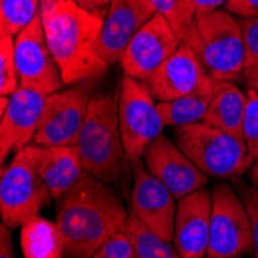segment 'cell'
Instances as JSON below:
<instances>
[{
    "mask_svg": "<svg viewBox=\"0 0 258 258\" xmlns=\"http://www.w3.org/2000/svg\"><path fill=\"white\" fill-rule=\"evenodd\" d=\"M37 169L53 200H60L79 182L85 170L76 146H37Z\"/></svg>",
    "mask_w": 258,
    "mask_h": 258,
    "instance_id": "obj_18",
    "label": "cell"
},
{
    "mask_svg": "<svg viewBox=\"0 0 258 258\" xmlns=\"http://www.w3.org/2000/svg\"><path fill=\"white\" fill-rule=\"evenodd\" d=\"M14 36L0 31V95L11 96L20 87L14 56Z\"/></svg>",
    "mask_w": 258,
    "mask_h": 258,
    "instance_id": "obj_25",
    "label": "cell"
},
{
    "mask_svg": "<svg viewBox=\"0 0 258 258\" xmlns=\"http://www.w3.org/2000/svg\"><path fill=\"white\" fill-rule=\"evenodd\" d=\"M212 192L206 187L179 200L173 244L181 258H206L210 238Z\"/></svg>",
    "mask_w": 258,
    "mask_h": 258,
    "instance_id": "obj_16",
    "label": "cell"
},
{
    "mask_svg": "<svg viewBox=\"0 0 258 258\" xmlns=\"http://www.w3.org/2000/svg\"><path fill=\"white\" fill-rule=\"evenodd\" d=\"M37 146L30 144L16 152L0 176V214L2 224L11 230L22 227L53 200L37 169Z\"/></svg>",
    "mask_w": 258,
    "mask_h": 258,
    "instance_id": "obj_4",
    "label": "cell"
},
{
    "mask_svg": "<svg viewBox=\"0 0 258 258\" xmlns=\"http://www.w3.org/2000/svg\"><path fill=\"white\" fill-rule=\"evenodd\" d=\"M111 2H114V0H99V5H101V7H105V5H108V4H111Z\"/></svg>",
    "mask_w": 258,
    "mask_h": 258,
    "instance_id": "obj_36",
    "label": "cell"
},
{
    "mask_svg": "<svg viewBox=\"0 0 258 258\" xmlns=\"http://www.w3.org/2000/svg\"><path fill=\"white\" fill-rule=\"evenodd\" d=\"M229 0H194L197 13H212L221 10V7L227 5Z\"/></svg>",
    "mask_w": 258,
    "mask_h": 258,
    "instance_id": "obj_32",
    "label": "cell"
},
{
    "mask_svg": "<svg viewBox=\"0 0 258 258\" xmlns=\"http://www.w3.org/2000/svg\"><path fill=\"white\" fill-rule=\"evenodd\" d=\"M226 11L240 19L258 17V0H229Z\"/></svg>",
    "mask_w": 258,
    "mask_h": 258,
    "instance_id": "obj_30",
    "label": "cell"
},
{
    "mask_svg": "<svg viewBox=\"0 0 258 258\" xmlns=\"http://www.w3.org/2000/svg\"><path fill=\"white\" fill-rule=\"evenodd\" d=\"M175 197L144 166L143 159L133 164V185L130 190V214L155 235L173 241L176 207Z\"/></svg>",
    "mask_w": 258,
    "mask_h": 258,
    "instance_id": "obj_10",
    "label": "cell"
},
{
    "mask_svg": "<svg viewBox=\"0 0 258 258\" xmlns=\"http://www.w3.org/2000/svg\"><path fill=\"white\" fill-rule=\"evenodd\" d=\"M253 250L247 209L232 185L218 182L212 190V217L207 256L241 258Z\"/></svg>",
    "mask_w": 258,
    "mask_h": 258,
    "instance_id": "obj_7",
    "label": "cell"
},
{
    "mask_svg": "<svg viewBox=\"0 0 258 258\" xmlns=\"http://www.w3.org/2000/svg\"><path fill=\"white\" fill-rule=\"evenodd\" d=\"M90 258H136V252L128 233L121 230L114 233Z\"/></svg>",
    "mask_w": 258,
    "mask_h": 258,
    "instance_id": "obj_27",
    "label": "cell"
},
{
    "mask_svg": "<svg viewBox=\"0 0 258 258\" xmlns=\"http://www.w3.org/2000/svg\"><path fill=\"white\" fill-rule=\"evenodd\" d=\"M127 218L121 197L85 172L73 189L57 200L62 258H90L114 233L125 229Z\"/></svg>",
    "mask_w": 258,
    "mask_h": 258,
    "instance_id": "obj_1",
    "label": "cell"
},
{
    "mask_svg": "<svg viewBox=\"0 0 258 258\" xmlns=\"http://www.w3.org/2000/svg\"><path fill=\"white\" fill-rule=\"evenodd\" d=\"M124 230L128 233L133 243L136 258H181L170 241L155 235L150 229H147L130 212Z\"/></svg>",
    "mask_w": 258,
    "mask_h": 258,
    "instance_id": "obj_23",
    "label": "cell"
},
{
    "mask_svg": "<svg viewBox=\"0 0 258 258\" xmlns=\"http://www.w3.org/2000/svg\"><path fill=\"white\" fill-rule=\"evenodd\" d=\"M118 114L127 155L132 164H136L164 128L158 104L146 82L124 75L119 87Z\"/></svg>",
    "mask_w": 258,
    "mask_h": 258,
    "instance_id": "obj_8",
    "label": "cell"
},
{
    "mask_svg": "<svg viewBox=\"0 0 258 258\" xmlns=\"http://www.w3.org/2000/svg\"><path fill=\"white\" fill-rule=\"evenodd\" d=\"M182 42L169 22L155 14L132 39L119 62L125 76L147 82L156 70L166 62Z\"/></svg>",
    "mask_w": 258,
    "mask_h": 258,
    "instance_id": "obj_11",
    "label": "cell"
},
{
    "mask_svg": "<svg viewBox=\"0 0 258 258\" xmlns=\"http://www.w3.org/2000/svg\"><path fill=\"white\" fill-rule=\"evenodd\" d=\"M206 258H212V256H206Z\"/></svg>",
    "mask_w": 258,
    "mask_h": 258,
    "instance_id": "obj_37",
    "label": "cell"
},
{
    "mask_svg": "<svg viewBox=\"0 0 258 258\" xmlns=\"http://www.w3.org/2000/svg\"><path fill=\"white\" fill-rule=\"evenodd\" d=\"M246 95L235 82H215L212 102L204 122L230 135L243 138ZM244 139V138H243Z\"/></svg>",
    "mask_w": 258,
    "mask_h": 258,
    "instance_id": "obj_19",
    "label": "cell"
},
{
    "mask_svg": "<svg viewBox=\"0 0 258 258\" xmlns=\"http://www.w3.org/2000/svg\"><path fill=\"white\" fill-rule=\"evenodd\" d=\"M40 19L50 51L63 84H78L104 75L108 63L101 56L104 17L73 0H40Z\"/></svg>",
    "mask_w": 258,
    "mask_h": 258,
    "instance_id": "obj_2",
    "label": "cell"
},
{
    "mask_svg": "<svg viewBox=\"0 0 258 258\" xmlns=\"http://www.w3.org/2000/svg\"><path fill=\"white\" fill-rule=\"evenodd\" d=\"M237 192L240 194L247 214L250 218V224H252V237H253V256L258 258V190L252 184H244V182H238L237 185Z\"/></svg>",
    "mask_w": 258,
    "mask_h": 258,
    "instance_id": "obj_29",
    "label": "cell"
},
{
    "mask_svg": "<svg viewBox=\"0 0 258 258\" xmlns=\"http://www.w3.org/2000/svg\"><path fill=\"white\" fill-rule=\"evenodd\" d=\"M143 162L146 169L166 185L176 200H182L203 189L209 181V176L164 133L153 139L146 149Z\"/></svg>",
    "mask_w": 258,
    "mask_h": 258,
    "instance_id": "obj_13",
    "label": "cell"
},
{
    "mask_svg": "<svg viewBox=\"0 0 258 258\" xmlns=\"http://www.w3.org/2000/svg\"><path fill=\"white\" fill-rule=\"evenodd\" d=\"M198 42L194 51L217 82H237L244 75V43L240 19L218 10L197 14Z\"/></svg>",
    "mask_w": 258,
    "mask_h": 258,
    "instance_id": "obj_5",
    "label": "cell"
},
{
    "mask_svg": "<svg viewBox=\"0 0 258 258\" xmlns=\"http://www.w3.org/2000/svg\"><path fill=\"white\" fill-rule=\"evenodd\" d=\"M214 82L200 56L182 42L146 84L158 102H166L192 95Z\"/></svg>",
    "mask_w": 258,
    "mask_h": 258,
    "instance_id": "obj_14",
    "label": "cell"
},
{
    "mask_svg": "<svg viewBox=\"0 0 258 258\" xmlns=\"http://www.w3.org/2000/svg\"><path fill=\"white\" fill-rule=\"evenodd\" d=\"M36 90L19 87L10 96V104L0 116V159L2 164L13 152H19L34 143L40 127L46 98Z\"/></svg>",
    "mask_w": 258,
    "mask_h": 258,
    "instance_id": "obj_15",
    "label": "cell"
},
{
    "mask_svg": "<svg viewBox=\"0 0 258 258\" xmlns=\"http://www.w3.org/2000/svg\"><path fill=\"white\" fill-rule=\"evenodd\" d=\"M14 56L20 87L53 95L63 87L59 67L43 33L40 13L14 39Z\"/></svg>",
    "mask_w": 258,
    "mask_h": 258,
    "instance_id": "obj_9",
    "label": "cell"
},
{
    "mask_svg": "<svg viewBox=\"0 0 258 258\" xmlns=\"http://www.w3.org/2000/svg\"><path fill=\"white\" fill-rule=\"evenodd\" d=\"M178 147L207 176L233 178L252 166L244 139L206 122L176 127Z\"/></svg>",
    "mask_w": 258,
    "mask_h": 258,
    "instance_id": "obj_6",
    "label": "cell"
},
{
    "mask_svg": "<svg viewBox=\"0 0 258 258\" xmlns=\"http://www.w3.org/2000/svg\"><path fill=\"white\" fill-rule=\"evenodd\" d=\"M22 250L25 258H62L63 243L56 223L36 217L22 226Z\"/></svg>",
    "mask_w": 258,
    "mask_h": 258,
    "instance_id": "obj_21",
    "label": "cell"
},
{
    "mask_svg": "<svg viewBox=\"0 0 258 258\" xmlns=\"http://www.w3.org/2000/svg\"><path fill=\"white\" fill-rule=\"evenodd\" d=\"M118 105L119 91L90 98L76 149L88 175L127 194L133 164L121 136Z\"/></svg>",
    "mask_w": 258,
    "mask_h": 258,
    "instance_id": "obj_3",
    "label": "cell"
},
{
    "mask_svg": "<svg viewBox=\"0 0 258 258\" xmlns=\"http://www.w3.org/2000/svg\"><path fill=\"white\" fill-rule=\"evenodd\" d=\"M244 78V82L249 88L255 90L258 93V68H253V70H247L243 75Z\"/></svg>",
    "mask_w": 258,
    "mask_h": 258,
    "instance_id": "obj_33",
    "label": "cell"
},
{
    "mask_svg": "<svg viewBox=\"0 0 258 258\" xmlns=\"http://www.w3.org/2000/svg\"><path fill=\"white\" fill-rule=\"evenodd\" d=\"M149 4L156 14L162 16L169 22L172 30L176 33L181 42L197 46V8L194 0H149Z\"/></svg>",
    "mask_w": 258,
    "mask_h": 258,
    "instance_id": "obj_22",
    "label": "cell"
},
{
    "mask_svg": "<svg viewBox=\"0 0 258 258\" xmlns=\"http://www.w3.org/2000/svg\"><path fill=\"white\" fill-rule=\"evenodd\" d=\"M249 178H250V184L258 190V161L253 162L250 166V172H249Z\"/></svg>",
    "mask_w": 258,
    "mask_h": 258,
    "instance_id": "obj_35",
    "label": "cell"
},
{
    "mask_svg": "<svg viewBox=\"0 0 258 258\" xmlns=\"http://www.w3.org/2000/svg\"><path fill=\"white\" fill-rule=\"evenodd\" d=\"M244 43V72L258 68V17L240 19Z\"/></svg>",
    "mask_w": 258,
    "mask_h": 258,
    "instance_id": "obj_28",
    "label": "cell"
},
{
    "mask_svg": "<svg viewBox=\"0 0 258 258\" xmlns=\"http://www.w3.org/2000/svg\"><path fill=\"white\" fill-rule=\"evenodd\" d=\"M40 0H0L2 31L17 36L39 16Z\"/></svg>",
    "mask_w": 258,
    "mask_h": 258,
    "instance_id": "obj_24",
    "label": "cell"
},
{
    "mask_svg": "<svg viewBox=\"0 0 258 258\" xmlns=\"http://www.w3.org/2000/svg\"><path fill=\"white\" fill-rule=\"evenodd\" d=\"M0 258H16L11 229L5 224L0 227Z\"/></svg>",
    "mask_w": 258,
    "mask_h": 258,
    "instance_id": "obj_31",
    "label": "cell"
},
{
    "mask_svg": "<svg viewBox=\"0 0 258 258\" xmlns=\"http://www.w3.org/2000/svg\"><path fill=\"white\" fill-rule=\"evenodd\" d=\"M149 0H114L101 34V56L110 65L121 59L132 39L155 16Z\"/></svg>",
    "mask_w": 258,
    "mask_h": 258,
    "instance_id": "obj_17",
    "label": "cell"
},
{
    "mask_svg": "<svg viewBox=\"0 0 258 258\" xmlns=\"http://www.w3.org/2000/svg\"><path fill=\"white\" fill-rule=\"evenodd\" d=\"M90 96L85 87L53 93L46 98L40 127L34 136L36 146H76L85 122Z\"/></svg>",
    "mask_w": 258,
    "mask_h": 258,
    "instance_id": "obj_12",
    "label": "cell"
},
{
    "mask_svg": "<svg viewBox=\"0 0 258 258\" xmlns=\"http://www.w3.org/2000/svg\"><path fill=\"white\" fill-rule=\"evenodd\" d=\"M217 82V81H215ZM215 82L192 95H187L173 101L158 102V110L164 127H184L204 122L209 105L212 102Z\"/></svg>",
    "mask_w": 258,
    "mask_h": 258,
    "instance_id": "obj_20",
    "label": "cell"
},
{
    "mask_svg": "<svg viewBox=\"0 0 258 258\" xmlns=\"http://www.w3.org/2000/svg\"><path fill=\"white\" fill-rule=\"evenodd\" d=\"M243 138L252 164L258 161V93L252 88L246 91V111L243 119Z\"/></svg>",
    "mask_w": 258,
    "mask_h": 258,
    "instance_id": "obj_26",
    "label": "cell"
},
{
    "mask_svg": "<svg viewBox=\"0 0 258 258\" xmlns=\"http://www.w3.org/2000/svg\"><path fill=\"white\" fill-rule=\"evenodd\" d=\"M76 5H79L81 8L87 10V11H95L98 8H101L99 0H73Z\"/></svg>",
    "mask_w": 258,
    "mask_h": 258,
    "instance_id": "obj_34",
    "label": "cell"
}]
</instances>
